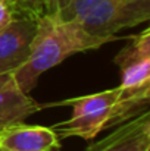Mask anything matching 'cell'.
Wrapping results in <instances>:
<instances>
[{"label":"cell","instance_id":"1","mask_svg":"<svg viewBox=\"0 0 150 151\" xmlns=\"http://www.w3.org/2000/svg\"><path fill=\"white\" fill-rule=\"evenodd\" d=\"M116 40H119L116 35L96 37L88 34L80 24L62 18L53 7L37 18L28 57L13 72L15 79L25 93H30L41 73L60 65L69 56L96 50Z\"/></svg>","mask_w":150,"mask_h":151},{"label":"cell","instance_id":"2","mask_svg":"<svg viewBox=\"0 0 150 151\" xmlns=\"http://www.w3.org/2000/svg\"><path fill=\"white\" fill-rule=\"evenodd\" d=\"M113 62L119 68V96L112 128L149 110L150 101V29L127 38Z\"/></svg>","mask_w":150,"mask_h":151},{"label":"cell","instance_id":"3","mask_svg":"<svg viewBox=\"0 0 150 151\" xmlns=\"http://www.w3.org/2000/svg\"><path fill=\"white\" fill-rule=\"evenodd\" d=\"M54 9L96 37H113L150 19V0H54Z\"/></svg>","mask_w":150,"mask_h":151},{"label":"cell","instance_id":"4","mask_svg":"<svg viewBox=\"0 0 150 151\" xmlns=\"http://www.w3.org/2000/svg\"><path fill=\"white\" fill-rule=\"evenodd\" d=\"M119 96V87L104 90L96 94L68 99L60 103L44 104L46 107L51 106H71L72 116L60 122L51 129L62 138H81L86 141H91L99 135L101 131L112 128L113 111Z\"/></svg>","mask_w":150,"mask_h":151},{"label":"cell","instance_id":"5","mask_svg":"<svg viewBox=\"0 0 150 151\" xmlns=\"http://www.w3.org/2000/svg\"><path fill=\"white\" fill-rule=\"evenodd\" d=\"M37 18L15 16L0 31V73L15 72L28 57Z\"/></svg>","mask_w":150,"mask_h":151},{"label":"cell","instance_id":"6","mask_svg":"<svg viewBox=\"0 0 150 151\" xmlns=\"http://www.w3.org/2000/svg\"><path fill=\"white\" fill-rule=\"evenodd\" d=\"M84 151H150V113L144 110L115 126L107 137Z\"/></svg>","mask_w":150,"mask_h":151},{"label":"cell","instance_id":"7","mask_svg":"<svg viewBox=\"0 0 150 151\" xmlns=\"http://www.w3.org/2000/svg\"><path fill=\"white\" fill-rule=\"evenodd\" d=\"M0 147L9 151H57L60 138L51 128L21 122L0 128Z\"/></svg>","mask_w":150,"mask_h":151},{"label":"cell","instance_id":"8","mask_svg":"<svg viewBox=\"0 0 150 151\" xmlns=\"http://www.w3.org/2000/svg\"><path fill=\"white\" fill-rule=\"evenodd\" d=\"M44 109L16 82L13 72L0 73V128L21 123Z\"/></svg>","mask_w":150,"mask_h":151},{"label":"cell","instance_id":"9","mask_svg":"<svg viewBox=\"0 0 150 151\" xmlns=\"http://www.w3.org/2000/svg\"><path fill=\"white\" fill-rule=\"evenodd\" d=\"M15 9V16L38 18L54 7V0H10Z\"/></svg>","mask_w":150,"mask_h":151},{"label":"cell","instance_id":"10","mask_svg":"<svg viewBox=\"0 0 150 151\" xmlns=\"http://www.w3.org/2000/svg\"><path fill=\"white\" fill-rule=\"evenodd\" d=\"M15 18V9L10 0H0V31L12 22Z\"/></svg>","mask_w":150,"mask_h":151},{"label":"cell","instance_id":"11","mask_svg":"<svg viewBox=\"0 0 150 151\" xmlns=\"http://www.w3.org/2000/svg\"><path fill=\"white\" fill-rule=\"evenodd\" d=\"M0 151H9V150H4V148H1V147H0Z\"/></svg>","mask_w":150,"mask_h":151}]
</instances>
